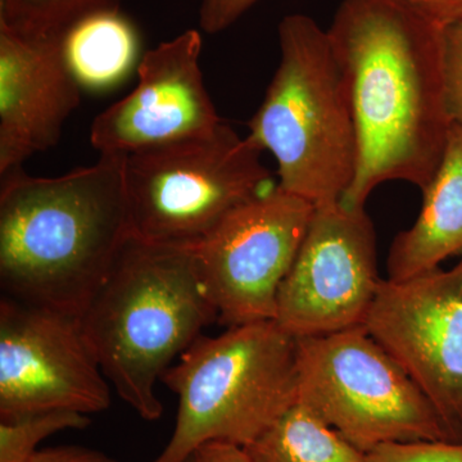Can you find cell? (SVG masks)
<instances>
[{
    "mask_svg": "<svg viewBox=\"0 0 462 462\" xmlns=\"http://www.w3.org/2000/svg\"><path fill=\"white\" fill-rule=\"evenodd\" d=\"M358 142L354 182L340 202L365 207L385 181L424 189L452 121L443 74V27L398 0H345L328 30Z\"/></svg>",
    "mask_w": 462,
    "mask_h": 462,
    "instance_id": "obj_1",
    "label": "cell"
},
{
    "mask_svg": "<svg viewBox=\"0 0 462 462\" xmlns=\"http://www.w3.org/2000/svg\"><path fill=\"white\" fill-rule=\"evenodd\" d=\"M127 154L58 178L2 175L3 296L79 318L133 238L125 189Z\"/></svg>",
    "mask_w": 462,
    "mask_h": 462,
    "instance_id": "obj_2",
    "label": "cell"
},
{
    "mask_svg": "<svg viewBox=\"0 0 462 462\" xmlns=\"http://www.w3.org/2000/svg\"><path fill=\"white\" fill-rule=\"evenodd\" d=\"M79 321L118 396L143 420L156 421L163 413L156 383L217 312L194 247L132 238Z\"/></svg>",
    "mask_w": 462,
    "mask_h": 462,
    "instance_id": "obj_3",
    "label": "cell"
},
{
    "mask_svg": "<svg viewBox=\"0 0 462 462\" xmlns=\"http://www.w3.org/2000/svg\"><path fill=\"white\" fill-rule=\"evenodd\" d=\"M281 62L247 139L278 163L282 190L315 207L340 202L354 182L358 142L328 32L306 14L279 25Z\"/></svg>",
    "mask_w": 462,
    "mask_h": 462,
    "instance_id": "obj_4",
    "label": "cell"
},
{
    "mask_svg": "<svg viewBox=\"0 0 462 462\" xmlns=\"http://www.w3.org/2000/svg\"><path fill=\"white\" fill-rule=\"evenodd\" d=\"M179 398L175 430L151 462H184L199 446L242 447L297 403V343L275 320L200 336L163 374Z\"/></svg>",
    "mask_w": 462,
    "mask_h": 462,
    "instance_id": "obj_5",
    "label": "cell"
},
{
    "mask_svg": "<svg viewBox=\"0 0 462 462\" xmlns=\"http://www.w3.org/2000/svg\"><path fill=\"white\" fill-rule=\"evenodd\" d=\"M261 153L223 123L203 138L127 154L125 189L133 238L199 245L234 208L278 184Z\"/></svg>",
    "mask_w": 462,
    "mask_h": 462,
    "instance_id": "obj_6",
    "label": "cell"
},
{
    "mask_svg": "<svg viewBox=\"0 0 462 462\" xmlns=\"http://www.w3.org/2000/svg\"><path fill=\"white\" fill-rule=\"evenodd\" d=\"M296 343L297 403L365 454L389 442H452L430 401L364 327Z\"/></svg>",
    "mask_w": 462,
    "mask_h": 462,
    "instance_id": "obj_7",
    "label": "cell"
},
{
    "mask_svg": "<svg viewBox=\"0 0 462 462\" xmlns=\"http://www.w3.org/2000/svg\"><path fill=\"white\" fill-rule=\"evenodd\" d=\"M314 211L276 184L234 208L194 245L217 322L231 328L275 320L279 288Z\"/></svg>",
    "mask_w": 462,
    "mask_h": 462,
    "instance_id": "obj_8",
    "label": "cell"
},
{
    "mask_svg": "<svg viewBox=\"0 0 462 462\" xmlns=\"http://www.w3.org/2000/svg\"><path fill=\"white\" fill-rule=\"evenodd\" d=\"M375 227L365 207H315L279 288L275 321L294 338L363 327L380 284Z\"/></svg>",
    "mask_w": 462,
    "mask_h": 462,
    "instance_id": "obj_9",
    "label": "cell"
},
{
    "mask_svg": "<svg viewBox=\"0 0 462 462\" xmlns=\"http://www.w3.org/2000/svg\"><path fill=\"white\" fill-rule=\"evenodd\" d=\"M363 327L462 442V256L449 270L383 281Z\"/></svg>",
    "mask_w": 462,
    "mask_h": 462,
    "instance_id": "obj_10",
    "label": "cell"
},
{
    "mask_svg": "<svg viewBox=\"0 0 462 462\" xmlns=\"http://www.w3.org/2000/svg\"><path fill=\"white\" fill-rule=\"evenodd\" d=\"M106 379L79 318L2 296L0 419L106 411L111 406Z\"/></svg>",
    "mask_w": 462,
    "mask_h": 462,
    "instance_id": "obj_11",
    "label": "cell"
},
{
    "mask_svg": "<svg viewBox=\"0 0 462 462\" xmlns=\"http://www.w3.org/2000/svg\"><path fill=\"white\" fill-rule=\"evenodd\" d=\"M200 53L197 30L147 51L135 89L94 120L91 145L100 154H130L214 134L224 121L207 93Z\"/></svg>",
    "mask_w": 462,
    "mask_h": 462,
    "instance_id": "obj_12",
    "label": "cell"
},
{
    "mask_svg": "<svg viewBox=\"0 0 462 462\" xmlns=\"http://www.w3.org/2000/svg\"><path fill=\"white\" fill-rule=\"evenodd\" d=\"M81 89L60 38H27L0 26V176L60 142Z\"/></svg>",
    "mask_w": 462,
    "mask_h": 462,
    "instance_id": "obj_13",
    "label": "cell"
},
{
    "mask_svg": "<svg viewBox=\"0 0 462 462\" xmlns=\"http://www.w3.org/2000/svg\"><path fill=\"white\" fill-rule=\"evenodd\" d=\"M462 256V126L452 125L433 178L422 189L420 214L389 249V281H404Z\"/></svg>",
    "mask_w": 462,
    "mask_h": 462,
    "instance_id": "obj_14",
    "label": "cell"
},
{
    "mask_svg": "<svg viewBox=\"0 0 462 462\" xmlns=\"http://www.w3.org/2000/svg\"><path fill=\"white\" fill-rule=\"evenodd\" d=\"M60 44L83 89L105 90L121 83L138 58V33L120 9L84 18L63 33Z\"/></svg>",
    "mask_w": 462,
    "mask_h": 462,
    "instance_id": "obj_15",
    "label": "cell"
},
{
    "mask_svg": "<svg viewBox=\"0 0 462 462\" xmlns=\"http://www.w3.org/2000/svg\"><path fill=\"white\" fill-rule=\"evenodd\" d=\"M245 451L254 462H366V454L300 403Z\"/></svg>",
    "mask_w": 462,
    "mask_h": 462,
    "instance_id": "obj_16",
    "label": "cell"
},
{
    "mask_svg": "<svg viewBox=\"0 0 462 462\" xmlns=\"http://www.w3.org/2000/svg\"><path fill=\"white\" fill-rule=\"evenodd\" d=\"M123 0H0V26L27 38H62L84 18L118 11Z\"/></svg>",
    "mask_w": 462,
    "mask_h": 462,
    "instance_id": "obj_17",
    "label": "cell"
},
{
    "mask_svg": "<svg viewBox=\"0 0 462 462\" xmlns=\"http://www.w3.org/2000/svg\"><path fill=\"white\" fill-rule=\"evenodd\" d=\"M89 416L74 411L23 413L12 419H0V462H30L45 438L58 431L84 430Z\"/></svg>",
    "mask_w": 462,
    "mask_h": 462,
    "instance_id": "obj_18",
    "label": "cell"
},
{
    "mask_svg": "<svg viewBox=\"0 0 462 462\" xmlns=\"http://www.w3.org/2000/svg\"><path fill=\"white\" fill-rule=\"evenodd\" d=\"M366 462H462V442H389L366 454Z\"/></svg>",
    "mask_w": 462,
    "mask_h": 462,
    "instance_id": "obj_19",
    "label": "cell"
},
{
    "mask_svg": "<svg viewBox=\"0 0 462 462\" xmlns=\"http://www.w3.org/2000/svg\"><path fill=\"white\" fill-rule=\"evenodd\" d=\"M443 74L449 117L462 126V21L443 27Z\"/></svg>",
    "mask_w": 462,
    "mask_h": 462,
    "instance_id": "obj_20",
    "label": "cell"
},
{
    "mask_svg": "<svg viewBox=\"0 0 462 462\" xmlns=\"http://www.w3.org/2000/svg\"><path fill=\"white\" fill-rule=\"evenodd\" d=\"M258 0H200L199 26L207 33L224 32Z\"/></svg>",
    "mask_w": 462,
    "mask_h": 462,
    "instance_id": "obj_21",
    "label": "cell"
},
{
    "mask_svg": "<svg viewBox=\"0 0 462 462\" xmlns=\"http://www.w3.org/2000/svg\"><path fill=\"white\" fill-rule=\"evenodd\" d=\"M398 2L442 27L462 21V0H398Z\"/></svg>",
    "mask_w": 462,
    "mask_h": 462,
    "instance_id": "obj_22",
    "label": "cell"
},
{
    "mask_svg": "<svg viewBox=\"0 0 462 462\" xmlns=\"http://www.w3.org/2000/svg\"><path fill=\"white\" fill-rule=\"evenodd\" d=\"M30 462H118L111 456L80 446H60L41 449Z\"/></svg>",
    "mask_w": 462,
    "mask_h": 462,
    "instance_id": "obj_23",
    "label": "cell"
},
{
    "mask_svg": "<svg viewBox=\"0 0 462 462\" xmlns=\"http://www.w3.org/2000/svg\"><path fill=\"white\" fill-rule=\"evenodd\" d=\"M184 462H254L245 447L226 442H208L199 446Z\"/></svg>",
    "mask_w": 462,
    "mask_h": 462,
    "instance_id": "obj_24",
    "label": "cell"
}]
</instances>
